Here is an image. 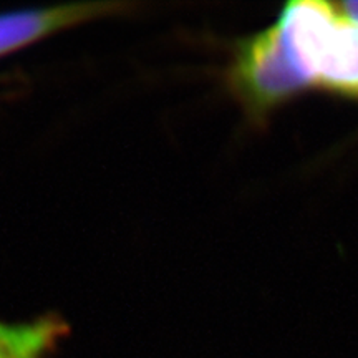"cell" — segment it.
Returning a JSON list of instances; mask_svg holds the SVG:
<instances>
[{
  "mask_svg": "<svg viewBox=\"0 0 358 358\" xmlns=\"http://www.w3.org/2000/svg\"><path fill=\"white\" fill-rule=\"evenodd\" d=\"M282 42L307 83L358 95V24L325 2H290L277 20Z\"/></svg>",
  "mask_w": 358,
  "mask_h": 358,
  "instance_id": "obj_1",
  "label": "cell"
},
{
  "mask_svg": "<svg viewBox=\"0 0 358 358\" xmlns=\"http://www.w3.org/2000/svg\"><path fill=\"white\" fill-rule=\"evenodd\" d=\"M232 83L241 98L256 110L274 106L308 85L275 25L241 47L232 65Z\"/></svg>",
  "mask_w": 358,
  "mask_h": 358,
  "instance_id": "obj_2",
  "label": "cell"
},
{
  "mask_svg": "<svg viewBox=\"0 0 358 358\" xmlns=\"http://www.w3.org/2000/svg\"><path fill=\"white\" fill-rule=\"evenodd\" d=\"M122 3H71L0 13V57L29 47L69 27L122 10Z\"/></svg>",
  "mask_w": 358,
  "mask_h": 358,
  "instance_id": "obj_3",
  "label": "cell"
},
{
  "mask_svg": "<svg viewBox=\"0 0 358 358\" xmlns=\"http://www.w3.org/2000/svg\"><path fill=\"white\" fill-rule=\"evenodd\" d=\"M69 334V325L57 315L29 322L0 320V358H50Z\"/></svg>",
  "mask_w": 358,
  "mask_h": 358,
  "instance_id": "obj_4",
  "label": "cell"
},
{
  "mask_svg": "<svg viewBox=\"0 0 358 358\" xmlns=\"http://www.w3.org/2000/svg\"><path fill=\"white\" fill-rule=\"evenodd\" d=\"M340 10L345 13L347 17H350L352 20H355L358 24V2H347V3H340Z\"/></svg>",
  "mask_w": 358,
  "mask_h": 358,
  "instance_id": "obj_5",
  "label": "cell"
}]
</instances>
